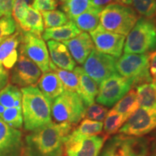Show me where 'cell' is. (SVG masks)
<instances>
[{
    "label": "cell",
    "instance_id": "obj_1",
    "mask_svg": "<svg viewBox=\"0 0 156 156\" xmlns=\"http://www.w3.org/2000/svg\"><path fill=\"white\" fill-rule=\"evenodd\" d=\"M74 126L67 123L50 122L25 136L26 156H62L64 142Z\"/></svg>",
    "mask_w": 156,
    "mask_h": 156
},
{
    "label": "cell",
    "instance_id": "obj_2",
    "mask_svg": "<svg viewBox=\"0 0 156 156\" xmlns=\"http://www.w3.org/2000/svg\"><path fill=\"white\" fill-rule=\"evenodd\" d=\"M20 90L25 129L34 131L51 122V104L38 87L31 85L23 87Z\"/></svg>",
    "mask_w": 156,
    "mask_h": 156
},
{
    "label": "cell",
    "instance_id": "obj_3",
    "mask_svg": "<svg viewBox=\"0 0 156 156\" xmlns=\"http://www.w3.org/2000/svg\"><path fill=\"white\" fill-rule=\"evenodd\" d=\"M138 18L137 13L129 6L111 3L101 12L100 25L107 30L126 36Z\"/></svg>",
    "mask_w": 156,
    "mask_h": 156
},
{
    "label": "cell",
    "instance_id": "obj_4",
    "mask_svg": "<svg viewBox=\"0 0 156 156\" xmlns=\"http://www.w3.org/2000/svg\"><path fill=\"white\" fill-rule=\"evenodd\" d=\"M155 48V21L147 17L138 18L124 42V54H145Z\"/></svg>",
    "mask_w": 156,
    "mask_h": 156
},
{
    "label": "cell",
    "instance_id": "obj_5",
    "mask_svg": "<svg viewBox=\"0 0 156 156\" xmlns=\"http://www.w3.org/2000/svg\"><path fill=\"white\" fill-rule=\"evenodd\" d=\"M51 115L58 123L75 126L84 118L85 106L76 92L64 90L51 103Z\"/></svg>",
    "mask_w": 156,
    "mask_h": 156
},
{
    "label": "cell",
    "instance_id": "obj_6",
    "mask_svg": "<svg viewBox=\"0 0 156 156\" xmlns=\"http://www.w3.org/2000/svg\"><path fill=\"white\" fill-rule=\"evenodd\" d=\"M116 73L132 79L134 86L151 83L149 71V54H124L116 62Z\"/></svg>",
    "mask_w": 156,
    "mask_h": 156
},
{
    "label": "cell",
    "instance_id": "obj_7",
    "mask_svg": "<svg viewBox=\"0 0 156 156\" xmlns=\"http://www.w3.org/2000/svg\"><path fill=\"white\" fill-rule=\"evenodd\" d=\"M96 101L102 106L112 107L131 90L134 86L132 79L122 77L118 73L105 79L99 84Z\"/></svg>",
    "mask_w": 156,
    "mask_h": 156
},
{
    "label": "cell",
    "instance_id": "obj_8",
    "mask_svg": "<svg viewBox=\"0 0 156 156\" xmlns=\"http://www.w3.org/2000/svg\"><path fill=\"white\" fill-rule=\"evenodd\" d=\"M19 51L34 62L44 73L50 71L49 54L46 43L40 35L23 31Z\"/></svg>",
    "mask_w": 156,
    "mask_h": 156
},
{
    "label": "cell",
    "instance_id": "obj_9",
    "mask_svg": "<svg viewBox=\"0 0 156 156\" xmlns=\"http://www.w3.org/2000/svg\"><path fill=\"white\" fill-rule=\"evenodd\" d=\"M117 58L93 48L83 64L84 71L97 84L116 73Z\"/></svg>",
    "mask_w": 156,
    "mask_h": 156
},
{
    "label": "cell",
    "instance_id": "obj_10",
    "mask_svg": "<svg viewBox=\"0 0 156 156\" xmlns=\"http://www.w3.org/2000/svg\"><path fill=\"white\" fill-rule=\"evenodd\" d=\"M156 129V109L138 108L119 129L121 134L142 136Z\"/></svg>",
    "mask_w": 156,
    "mask_h": 156
},
{
    "label": "cell",
    "instance_id": "obj_11",
    "mask_svg": "<svg viewBox=\"0 0 156 156\" xmlns=\"http://www.w3.org/2000/svg\"><path fill=\"white\" fill-rule=\"evenodd\" d=\"M108 136H79L70 132L64 142L67 156H98Z\"/></svg>",
    "mask_w": 156,
    "mask_h": 156
},
{
    "label": "cell",
    "instance_id": "obj_12",
    "mask_svg": "<svg viewBox=\"0 0 156 156\" xmlns=\"http://www.w3.org/2000/svg\"><path fill=\"white\" fill-rule=\"evenodd\" d=\"M90 36L98 51L116 58L122 56L126 36L107 30L101 25L90 31Z\"/></svg>",
    "mask_w": 156,
    "mask_h": 156
},
{
    "label": "cell",
    "instance_id": "obj_13",
    "mask_svg": "<svg viewBox=\"0 0 156 156\" xmlns=\"http://www.w3.org/2000/svg\"><path fill=\"white\" fill-rule=\"evenodd\" d=\"M12 69V83L20 87L35 85L41 76V70L38 66L20 53H19L18 59Z\"/></svg>",
    "mask_w": 156,
    "mask_h": 156
},
{
    "label": "cell",
    "instance_id": "obj_14",
    "mask_svg": "<svg viewBox=\"0 0 156 156\" xmlns=\"http://www.w3.org/2000/svg\"><path fill=\"white\" fill-rule=\"evenodd\" d=\"M23 150L21 132L7 125L0 118V156H22Z\"/></svg>",
    "mask_w": 156,
    "mask_h": 156
},
{
    "label": "cell",
    "instance_id": "obj_15",
    "mask_svg": "<svg viewBox=\"0 0 156 156\" xmlns=\"http://www.w3.org/2000/svg\"><path fill=\"white\" fill-rule=\"evenodd\" d=\"M22 38L23 31L18 26L14 34L0 41V62L7 69H12L18 59Z\"/></svg>",
    "mask_w": 156,
    "mask_h": 156
},
{
    "label": "cell",
    "instance_id": "obj_16",
    "mask_svg": "<svg viewBox=\"0 0 156 156\" xmlns=\"http://www.w3.org/2000/svg\"><path fill=\"white\" fill-rule=\"evenodd\" d=\"M62 43L67 46L75 62L79 64H84L94 48L92 38L87 32L80 33L75 38L64 41Z\"/></svg>",
    "mask_w": 156,
    "mask_h": 156
},
{
    "label": "cell",
    "instance_id": "obj_17",
    "mask_svg": "<svg viewBox=\"0 0 156 156\" xmlns=\"http://www.w3.org/2000/svg\"><path fill=\"white\" fill-rule=\"evenodd\" d=\"M48 51L51 62L54 65L62 69L73 71L76 62L70 54L67 46L63 43L56 41H48Z\"/></svg>",
    "mask_w": 156,
    "mask_h": 156
},
{
    "label": "cell",
    "instance_id": "obj_18",
    "mask_svg": "<svg viewBox=\"0 0 156 156\" xmlns=\"http://www.w3.org/2000/svg\"><path fill=\"white\" fill-rule=\"evenodd\" d=\"M38 88L51 104L64 91V87L59 77L54 71L44 73L38 81Z\"/></svg>",
    "mask_w": 156,
    "mask_h": 156
},
{
    "label": "cell",
    "instance_id": "obj_19",
    "mask_svg": "<svg viewBox=\"0 0 156 156\" xmlns=\"http://www.w3.org/2000/svg\"><path fill=\"white\" fill-rule=\"evenodd\" d=\"M79 78V90L77 94L81 98L85 106H89L94 103L95 97L98 93V84L88 76L80 67L74 69Z\"/></svg>",
    "mask_w": 156,
    "mask_h": 156
},
{
    "label": "cell",
    "instance_id": "obj_20",
    "mask_svg": "<svg viewBox=\"0 0 156 156\" xmlns=\"http://www.w3.org/2000/svg\"><path fill=\"white\" fill-rule=\"evenodd\" d=\"M81 33V30L73 20L62 26L55 28H46L42 34V38L44 41H64L75 38Z\"/></svg>",
    "mask_w": 156,
    "mask_h": 156
},
{
    "label": "cell",
    "instance_id": "obj_21",
    "mask_svg": "<svg viewBox=\"0 0 156 156\" xmlns=\"http://www.w3.org/2000/svg\"><path fill=\"white\" fill-rule=\"evenodd\" d=\"M102 9L93 5L85 12L75 17L73 21L80 30L83 32H90L98 25Z\"/></svg>",
    "mask_w": 156,
    "mask_h": 156
},
{
    "label": "cell",
    "instance_id": "obj_22",
    "mask_svg": "<svg viewBox=\"0 0 156 156\" xmlns=\"http://www.w3.org/2000/svg\"><path fill=\"white\" fill-rule=\"evenodd\" d=\"M18 26L23 31L30 32L40 36L44 31L42 15L40 12L34 9L32 6L28 7L24 20Z\"/></svg>",
    "mask_w": 156,
    "mask_h": 156
},
{
    "label": "cell",
    "instance_id": "obj_23",
    "mask_svg": "<svg viewBox=\"0 0 156 156\" xmlns=\"http://www.w3.org/2000/svg\"><path fill=\"white\" fill-rule=\"evenodd\" d=\"M149 141L142 136H124V156H147Z\"/></svg>",
    "mask_w": 156,
    "mask_h": 156
},
{
    "label": "cell",
    "instance_id": "obj_24",
    "mask_svg": "<svg viewBox=\"0 0 156 156\" xmlns=\"http://www.w3.org/2000/svg\"><path fill=\"white\" fill-rule=\"evenodd\" d=\"M136 89L140 107L156 109V84L144 83L136 87Z\"/></svg>",
    "mask_w": 156,
    "mask_h": 156
},
{
    "label": "cell",
    "instance_id": "obj_25",
    "mask_svg": "<svg viewBox=\"0 0 156 156\" xmlns=\"http://www.w3.org/2000/svg\"><path fill=\"white\" fill-rule=\"evenodd\" d=\"M138 108H140V106L137 95L136 90L133 88L130 90L120 101H119L113 108L122 114L126 121Z\"/></svg>",
    "mask_w": 156,
    "mask_h": 156
},
{
    "label": "cell",
    "instance_id": "obj_26",
    "mask_svg": "<svg viewBox=\"0 0 156 156\" xmlns=\"http://www.w3.org/2000/svg\"><path fill=\"white\" fill-rule=\"evenodd\" d=\"M0 104L6 108L22 107V93L15 85L8 84L0 90Z\"/></svg>",
    "mask_w": 156,
    "mask_h": 156
},
{
    "label": "cell",
    "instance_id": "obj_27",
    "mask_svg": "<svg viewBox=\"0 0 156 156\" xmlns=\"http://www.w3.org/2000/svg\"><path fill=\"white\" fill-rule=\"evenodd\" d=\"M50 70L56 73L60 80L63 84L64 90L73 91L77 93L79 90V78L75 71H68L62 69L54 65L53 62H50Z\"/></svg>",
    "mask_w": 156,
    "mask_h": 156
},
{
    "label": "cell",
    "instance_id": "obj_28",
    "mask_svg": "<svg viewBox=\"0 0 156 156\" xmlns=\"http://www.w3.org/2000/svg\"><path fill=\"white\" fill-rule=\"evenodd\" d=\"M92 6L91 0H65L62 5V9L70 20H73Z\"/></svg>",
    "mask_w": 156,
    "mask_h": 156
},
{
    "label": "cell",
    "instance_id": "obj_29",
    "mask_svg": "<svg viewBox=\"0 0 156 156\" xmlns=\"http://www.w3.org/2000/svg\"><path fill=\"white\" fill-rule=\"evenodd\" d=\"M103 126V122L85 119L71 133L79 136H94L102 132Z\"/></svg>",
    "mask_w": 156,
    "mask_h": 156
},
{
    "label": "cell",
    "instance_id": "obj_30",
    "mask_svg": "<svg viewBox=\"0 0 156 156\" xmlns=\"http://www.w3.org/2000/svg\"><path fill=\"white\" fill-rule=\"evenodd\" d=\"M41 15L45 28L62 26L69 20L67 15L59 10L43 11L41 12Z\"/></svg>",
    "mask_w": 156,
    "mask_h": 156
},
{
    "label": "cell",
    "instance_id": "obj_31",
    "mask_svg": "<svg viewBox=\"0 0 156 156\" xmlns=\"http://www.w3.org/2000/svg\"><path fill=\"white\" fill-rule=\"evenodd\" d=\"M126 122L122 114L115 111L114 108L108 112L104 123V132L106 136L116 134Z\"/></svg>",
    "mask_w": 156,
    "mask_h": 156
},
{
    "label": "cell",
    "instance_id": "obj_32",
    "mask_svg": "<svg viewBox=\"0 0 156 156\" xmlns=\"http://www.w3.org/2000/svg\"><path fill=\"white\" fill-rule=\"evenodd\" d=\"M124 134H119L112 137L107 142L100 156H124Z\"/></svg>",
    "mask_w": 156,
    "mask_h": 156
},
{
    "label": "cell",
    "instance_id": "obj_33",
    "mask_svg": "<svg viewBox=\"0 0 156 156\" xmlns=\"http://www.w3.org/2000/svg\"><path fill=\"white\" fill-rule=\"evenodd\" d=\"M0 118L11 127L21 129L23 123L22 107L6 108L3 114L0 116Z\"/></svg>",
    "mask_w": 156,
    "mask_h": 156
},
{
    "label": "cell",
    "instance_id": "obj_34",
    "mask_svg": "<svg viewBox=\"0 0 156 156\" xmlns=\"http://www.w3.org/2000/svg\"><path fill=\"white\" fill-rule=\"evenodd\" d=\"M135 12L144 17L153 18L155 14V0H132Z\"/></svg>",
    "mask_w": 156,
    "mask_h": 156
},
{
    "label": "cell",
    "instance_id": "obj_35",
    "mask_svg": "<svg viewBox=\"0 0 156 156\" xmlns=\"http://www.w3.org/2000/svg\"><path fill=\"white\" fill-rule=\"evenodd\" d=\"M107 114H108V109L106 107L102 105L93 103L92 105L85 108L84 118L102 122L103 120H105Z\"/></svg>",
    "mask_w": 156,
    "mask_h": 156
},
{
    "label": "cell",
    "instance_id": "obj_36",
    "mask_svg": "<svg viewBox=\"0 0 156 156\" xmlns=\"http://www.w3.org/2000/svg\"><path fill=\"white\" fill-rule=\"evenodd\" d=\"M34 0H15L12 9V15L17 24L20 25L26 15L30 4Z\"/></svg>",
    "mask_w": 156,
    "mask_h": 156
},
{
    "label": "cell",
    "instance_id": "obj_37",
    "mask_svg": "<svg viewBox=\"0 0 156 156\" xmlns=\"http://www.w3.org/2000/svg\"><path fill=\"white\" fill-rule=\"evenodd\" d=\"M17 29V24L12 17H2L0 18V41L14 34Z\"/></svg>",
    "mask_w": 156,
    "mask_h": 156
},
{
    "label": "cell",
    "instance_id": "obj_38",
    "mask_svg": "<svg viewBox=\"0 0 156 156\" xmlns=\"http://www.w3.org/2000/svg\"><path fill=\"white\" fill-rule=\"evenodd\" d=\"M32 7L38 11L54 10L57 7L56 0H34Z\"/></svg>",
    "mask_w": 156,
    "mask_h": 156
},
{
    "label": "cell",
    "instance_id": "obj_39",
    "mask_svg": "<svg viewBox=\"0 0 156 156\" xmlns=\"http://www.w3.org/2000/svg\"><path fill=\"white\" fill-rule=\"evenodd\" d=\"M15 0H0V18L2 17H11Z\"/></svg>",
    "mask_w": 156,
    "mask_h": 156
},
{
    "label": "cell",
    "instance_id": "obj_40",
    "mask_svg": "<svg viewBox=\"0 0 156 156\" xmlns=\"http://www.w3.org/2000/svg\"><path fill=\"white\" fill-rule=\"evenodd\" d=\"M149 71L152 82L156 84V50L149 54Z\"/></svg>",
    "mask_w": 156,
    "mask_h": 156
},
{
    "label": "cell",
    "instance_id": "obj_41",
    "mask_svg": "<svg viewBox=\"0 0 156 156\" xmlns=\"http://www.w3.org/2000/svg\"><path fill=\"white\" fill-rule=\"evenodd\" d=\"M9 79V74L8 69L4 67L0 62V90L7 86Z\"/></svg>",
    "mask_w": 156,
    "mask_h": 156
},
{
    "label": "cell",
    "instance_id": "obj_42",
    "mask_svg": "<svg viewBox=\"0 0 156 156\" xmlns=\"http://www.w3.org/2000/svg\"><path fill=\"white\" fill-rule=\"evenodd\" d=\"M114 0H91V3L94 7L103 9L106 6L112 3Z\"/></svg>",
    "mask_w": 156,
    "mask_h": 156
},
{
    "label": "cell",
    "instance_id": "obj_43",
    "mask_svg": "<svg viewBox=\"0 0 156 156\" xmlns=\"http://www.w3.org/2000/svg\"><path fill=\"white\" fill-rule=\"evenodd\" d=\"M147 156H156V136L149 142Z\"/></svg>",
    "mask_w": 156,
    "mask_h": 156
},
{
    "label": "cell",
    "instance_id": "obj_44",
    "mask_svg": "<svg viewBox=\"0 0 156 156\" xmlns=\"http://www.w3.org/2000/svg\"><path fill=\"white\" fill-rule=\"evenodd\" d=\"M115 2L121 4V5H126L129 6L132 5V0H114Z\"/></svg>",
    "mask_w": 156,
    "mask_h": 156
},
{
    "label": "cell",
    "instance_id": "obj_45",
    "mask_svg": "<svg viewBox=\"0 0 156 156\" xmlns=\"http://www.w3.org/2000/svg\"><path fill=\"white\" fill-rule=\"evenodd\" d=\"M5 109H6L5 107H4L2 105L0 104V116H1V115L3 114L4 112L5 111Z\"/></svg>",
    "mask_w": 156,
    "mask_h": 156
},
{
    "label": "cell",
    "instance_id": "obj_46",
    "mask_svg": "<svg viewBox=\"0 0 156 156\" xmlns=\"http://www.w3.org/2000/svg\"><path fill=\"white\" fill-rule=\"evenodd\" d=\"M60 1H61V2H64V1H65V0H60Z\"/></svg>",
    "mask_w": 156,
    "mask_h": 156
},
{
    "label": "cell",
    "instance_id": "obj_47",
    "mask_svg": "<svg viewBox=\"0 0 156 156\" xmlns=\"http://www.w3.org/2000/svg\"><path fill=\"white\" fill-rule=\"evenodd\" d=\"M155 3H156V0H155ZM155 13H156V11H155Z\"/></svg>",
    "mask_w": 156,
    "mask_h": 156
}]
</instances>
